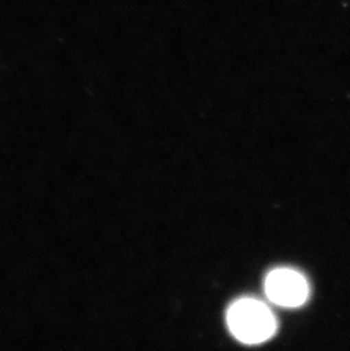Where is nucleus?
<instances>
[{
	"instance_id": "1",
	"label": "nucleus",
	"mask_w": 350,
	"mask_h": 351,
	"mask_svg": "<svg viewBox=\"0 0 350 351\" xmlns=\"http://www.w3.org/2000/svg\"><path fill=\"white\" fill-rule=\"evenodd\" d=\"M228 324L235 338L249 345L266 341L277 328V322L270 309L255 299L235 302L229 309Z\"/></svg>"
},
{
	"instance_id": "2",
	"label": "nucleus",
	"mask_w": 350,
	"mask_h": 351,
	"mask_svg": "<svg viewBox=\"0 0 350 351\" xmlns=\"http://www.w3.org/2000/svg\"><path fill=\"white\" fill-rule=\"evenodd\" d=\"M265 292L278 305L297 307L307 299L308 285L304 276L296 271L275 269L266 278Z\"/></svg>"
}]
</instances>
